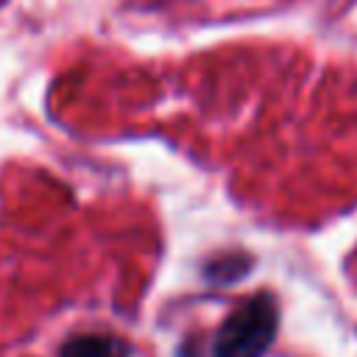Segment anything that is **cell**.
<instances>
[{"label": "cell", "mask_w": 357, "mask_h": 357, "mask_svg": "<svg viewBox=\"0 0 357 357\" xmlns=\"http://www.w3.org/2000/svg\"><path fill=\"white\" fill-rule=\"evenodd\" d=\"M248 268H251V259L245 254H226L206 265V276H209V282L226 284V282H234L237 276H243Z\"/></svg>", "instance_id": "obj_3"}, {"label": "cell", "mask_w": 357, "mask_h": 357, "mask_svg": "<svg viewBox=\"0 0 357 357\" xmlns=\"http://www.w3.org/2000/svg\"><path fill=\"white\" fill-rule=\"evenodd\" d=\"M279 329V310L268 293L245 298L215 332L212 357H262Z\"/></svg>", "instance_id": "obj_1"}, {"label": "cell", "mask_w": 357, "mask_h": 357, "mask_svg": "<svg viewBox=\"0 0 357 357\" xmlns=\"http://www.w3.org/2000/svg\"><path fill=\"white\" fill-rule=\"evenodd\" d=\"M59 357H128V343L106 332H84L64 340Z\"/></svg>", "instance_id": "obj_2"}]
</instances>
